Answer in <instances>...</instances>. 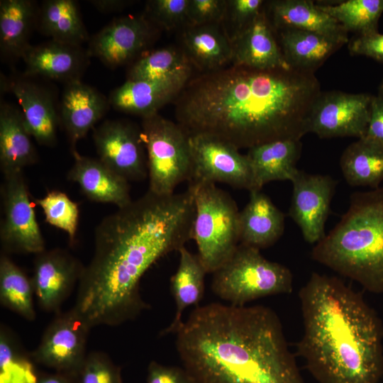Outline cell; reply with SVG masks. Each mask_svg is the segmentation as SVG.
Instances as JSON below:
<instances>
[{"label": "cell", "instance_id": "cell-29", "mask_svg": "<svg viewBox=\"0 0 383 383\" xmlns=\"http://www.w3.org/2000/svg\"><path fill=\"white\" fill-rule=\"evenodd\" d=\"M178 252L179 265L170 279V290L176 304V313L170 324L161 331L160 336L175 334L183 323L184 311L192 305L197 306L204 293L207 272L198 255L192 253L185 246Z\"/></svg>", "mask_w": 383, "mask_h": 383}, {"label": "cell", "instance_id": "cell-18", "mask_svg": "<svg viewBox=\"0 0 383 383\" xmlns=\"http://www.w3.org/2000/svg\"><path fill=\"white\" fill-rule=\"evenodd\" d=\"M1 83L6 84L1 89H9L15 96L30 135L41 145L54 146L60 121L50 91L25 77Z\"/></svg>", "mask_w": 383, "mask_h": 383}, {"label": "cell", "instance_id": "cell-9", "mask_svg": "<svg viewBox=\"0 0 383 383\" xmlns=\"http://www.w3.org/2000/svg\"><path fill=\"white\" fill-rule=\"evenodd\" d=\"M0 241L4 252L38 254L45 250L23 171L3 174Z\"/></svg>", "mask_w": 383, "mask_h": 383}, {"label": "cell", "instance_id": "cell-13", "mask_svg": "<svg viewBox=\"0 0 383 383\" xmlns=\"http://www.w3.org/2000/svg\"><path fill=\"white\" fill-rule=\"evenodd\" d=\"M372 95L340 91L321 93L309 117V132L321 138L365 137L370 116Z\"/></svg>", "mask_w": 383, "mask_h": 383}, {"label": "cell", "instance_id": "cell-7", "mask_svg": "<svg viewBox=\"0 0 383 383\" xmlns=\"http://www.w3.org/2000/svg\"><path fill=\"white\" fill-rule=\"evenodd\" d=\"M260 250L239 244L232 257L213 273L212 292L234 306H245L268 296L291 294L293 275L290 270L266 259Z\"/></svg>", "mask_w": 383, "mask_h": 383}, {"label": "cell", "instance_id": "cell-6", "mask_svg": "<svg viewBox=\"0 0 383 383\" xmlns=\"http://www.w3.org/2000/svg\"><path fill=\"white\" fill-rule=\"evenodd\" d=\"M188 187L195 206L192 239L207 273H213L240 244V211L231 196L214 183H189Z\"/></svg>", "mask_w": 383, "mask_h": 383}, {"label": "cell", "instance_id": "cell-30", "mask_svg": "<svg viewBox=\"0 0 383 383\" xmlns=\"http://www.w3.org/2000/svg\"><path fill=\"white\" fill-rule=\"evenodd\" d=\"M182 40L189 62L201 70L213 71L233 60L232 44L218 23L190 26Z\"/></svg>", "mask_w": 383, "mask_h": 383}, {"label": "cell", "instance_id": "cell-31", "mask_svg": "<svg viewBox=\"0 0 383 383\" xmlns=\"http://www.w3.org/2000/svg\"><path fill=\"white\" fill-rule=\"evenodd\" d=\"M37 29L56 41L82 45L90 38L79 4L74 0H45L40 6Z\"/></svg>", "mask_w": 383, "mask_h": 383}, {"label": "cell", "instance_id": "cell-43", "mask_svg": "<svg viewBox=\"0 0 383 383\" xmlns=\"http://www.w3.org/2000/svg\"><path fill=\"white\" fill-rule=\"evenodd\" d=\"M364 138L383 145V99L378 96L372 97L370 120Z\"/></svg>", "mask_w": 383, "mask_h": 383}, {"label": "cell", "instance_id": "cell-2", "mask_svg": "<svg viewBox=\"0 0 383 383\" xmlns=\"http://www.w3.org/2000/svg\"><path fill=\"white\" fill-rule=\"evenodd\" d=\"M313 72L260 70L233 65L188 81L175 115L188 135H206L238 149L309 133V117L321 94Z\"/></svg>", "mask_w": 383, "mask_h": 383}, {"label": "cell", "instance_id": "cell-20", "mask_svg": "<svg viewBox=\"0 0 383 383\" xmlns=\"http://www.w3.org/2000/svg\"><path fill=\"white\" fill-rule=\"evenodd\" d=\"M190 75L159 80H126L109 94L110 106L121 112L143 118L157 114L158 110L177 96Z\"/></svg>", "mask_w": 383, "mask_h": 383}, {"label": "cell", "instance_id": "cell-19", "mask_svg": "<svg viewBox=\"0 0 383 383\" xmlns=\"http://www.w3.org/2000/svg\"><path fill=\"white\" fill-rule=\"evenodd\" d=\"M109 106V99L94 87L81 80L65 84L59 116L72 151L76 150L77 143L106 113Z\"/></svg>", "mask_w": 383, "mask_h": 383}, {"label": "cell", "instance_id": "cell-39", "mask_svg": "<svg viewBox=\"0 0 383 383\" xmlns=\"http://www.w3.org/2000/svg\"><path fill=\"white\" fill-rule=\"evenodd\" d=\"M189 0L148 1L146 11L148 18L166 29H171L187 21Z\"/></svg>", "mask_w": 383, "mask_h": 383}, {"label": "cell", "instance_id": "cell-5", "mask_svg": "<svg viewBox=\"0 0 383 383\" xmlns=\"http://www.w3.org/2000/svg\"><path fill=\"white\" fill-rule=\"evenodd\" d=\"M311 257L374 294L383 293V187L355 192L340 221Z\"/></svg>", "mask_w": 383, "mask_h": 383}, {"label": "cell", "instance_id": "cell-44", "mask_svg": "<svg viewBox=\"0 0 383 383\" xmlns=\"http://www.w3.org/2000/svg\"><path fill=\"white\" fill-rule=\"evenodd\" d=\"M89 2L99 11L104 13L121 11L131 3L126 0H91Z\"/></svg>", "mask_w": 383, "mask_h": 383}, {"label": "cell", "instance_id": "cell-42", "mask_svg": "<svg viewBox=\"0 0 383 383\" xmlns=\"http://www.w3.org/2000/svg\"><path fill=\"white\" fill-rule=\"evenodd\" d=\"M148 383H195L192 377L184 369L175 366H165L151 361L148 367Z\"/></svg>", "mask_w": 383, "mask_h": 383}, {"label": "cell", "instance_id": "cell-38", "mask_svg": "<svg viewBox=\"0 0 383 383\" xmlns=\"http://www.w3.org/2000/svg\"><path fill=\"white\" fill-rule=\"evenodd\" d=\"M262 0H228L223 18L221 21L226 22L223 28L231 41L237 35L250 24L262 11Z\"/></svg>", "mask_w": 383, "mask_h": 383}, {"label": "cell", "instance_id": "cell-33", "mask_svg": "<svg viewBox=\"0 0 383 383\" xmlns=\"http://www.w3.org/2000/svg\"><path fill=\"white\" fill-rule=\"evenodd\" d=\"M34 289L31 278L5 253L0 257V303L27 321H33Z\"/></svg>", "mask_w": 383, "mask_h": 383}, {"label": "cell", "instance_id": "cell-4", "mask_svg": "<svg viewBox=\"0 0 383 383\" xmlns=\"http://www.w3.org/2000/svg\"><path fill=\"white\" fill-rule=\"evenodd\" d=\"M303 333L296 354L318 383H379L383 323L341 279L313 272L299 292Z\"/></svg>", "mask_w": 383, "mask_h": 383}, {"label": "cell", "instance_id": "cell-3", "mask_svg": "<svg viewBox=\"0 0 383 383\" xmlns=\"http://www.w3.org/2000/svg\"><path fill=\"white\" fill-rule=\"evenodd\" d=\"M175 334L195 383H306L281 320L268 306H197Z\"/></svg>", "mask_w": 383, "mask_h": 383}, {"label": "cell", "instance_id": "cell-36", "mask_svg": "<svg viewBox=\"0 0 383 383\" xmlns=\"http://www.w3.org/2000/svg\"><path fill=\"white\" fill-rule=\"evenodd\" d=\"M35 202L43 211L45 221L65 231L72 244L74 242L79 223V207L64 192L51 190Z\"/></svg>", "mask_w": 383, "mask_h": 383}, {"label": "cell", "instance_id": "cell-37", "mask_svg": "<svg viewBox=\"0 0 383 383\" xmlns=\"http://www.w3.org/2000/svg\"><path fill=\"white\" fill-rule=\"evenodd\" d=\"M74 379V383H123L120 367L101 351L87 353Z\"/></svg>", "mask_w": 383, "mask_h": 383}, {"label": "cell", "instance_id": "cell-46", "mask_svg": "<svg viewBox=\"0 0 383 383\" xmlns=\"http://www.w3.org/2000/svg\"><path fill=\"white\" fill-rule=\"evenodd\" d=\"M377 96L383 99V79L379 87V92Z\"/></svg>", "mask_w": 383, "mask_h": 383}, {"label": "cell", "instance_id": "cell-23", "mask_svg": "<svg viewBox=\"0 0 383 383\" xmlns=\"http://www.w3.org/2000/svg\"><path fill=\"white\" fill-rule=\"evenodd\" d=\"M284 231V215L261 191L250 192L239 214L240 244L259 250L274 245Z\"/></svg>", "mask_w": 383, "mask_h": 383}, {"label": "cell", "instance_id": "cell-22", "mask_svg": "<svg viewBox=\"0 0 383 383\" xmlns=\"http://www.w3.org/2000/svg\"><path fill=\"white\" fill-rule=\"evenodd\" d=\"M72 153L74 164L67 172V179L77 183L89 199L113 204L118 209L132 201L128 181L99 159L82 155L76 150Z\"/></svg>", "mask_w": 383, "mask_h": 383}, {"label": "cell", "instance_id": "cell-34", "mask_svg": "<svg viewBox=\"0 0 383 383\" xmlns=\"http://www.w3.org/2000/svg\"><path fill=\"white\" fill-rule=\"evenodd\" d=\"M190 62L174 48H165L150 52L130 68L127 80H159L190 75Z\"/></svg>", "mask_w": 383, "mask_h": 383}, {"label": "cell", "instance_id": "cell-28", "mask_svg": "<svg viewBox=\"0 0 383 383\" xmlns=\"http://www.w3.org/2000/svg\"><path fill=\"white\" fill-rule=\"evenodd\" d=\"M282 53L294 68L313 72L348 39L298 29L280 30Z\"/></svg>", "mask_w": 383, "mask_h": 383}, {"label": "cell", "instance_id": "cell-26", "mask_svg": "<svg viewBox=\"0 0 383 383\" xmlns=\"http://www.w3.org/2000/svg\"><path fill=\"white\" fill-rule=\"evenodd\" d=\"M40 6L32 0L0 1V50L4 58L22 57L37 29Z\"/></svg>", "mask_w": 383, "mask_h": 383}, {"label": "cell", "instance_id": "cell-45", "mask_svg": "<svg viewBox=\"0 0 383 383\" xmlns=\"http://www.w3.org/2000/svg\"><path fill=\"white\" fill-rule=\"evenodd\" d=\"M35 383H74V374L55 372L40 375Z\"/></svg>", "mask_w": 383, "mask_h": 383}, {"label": "cell", "instance_id": "cell-10", "mask_svg": "<svg viewBox=\"0 0 383 383\" xmlns=\"http://www.w3.org/2000/svg\"><path fill=\"white\" fill-rule=\"evenodd\" d=\"M193 172L189 183L221 182L254 190L252 168L246 155L232 144L206 135H189Z\"/></svg>", "mask_w": 383, "mask_h": 383}, {"label": "cell", "instance_id": "cell-11", "mask_svg": "<svg viewBox=\"0 0 383 383\" xmlns=\"http://www.w3.org/2000/svg\"><path fill=\"white\" fill-rule=\"evenodd\" d=\"M99 160L128 182L148 176V160L141 128L127 120H106L93 128Z\"/></svg>", "mask_w": 383, "mask_h": 383}, {"label": "cell", "instance_id": "cell-21", "mask_svg": "<svg viewBox=\"0 0 383 383\" xmlns=\"http://www.w3.org/2000/svg\"><path fill=\"white\" fill-rule=\"evenodd\" d=\"M234 65L266 70L290 69L262 10L231 41Z\"/></svg>", "mask_w": 383, "mask_h": 383}, {"label": "cell", "instance_id": "cell-27", "mask_svg": "<svg viewBox=\"0 0 383 383\" xmlns=\"http://www.w3.org/2000/svg\"><path fill=\"white\" fill-rule=\"evenodd\" d=\"M269 11L273 25L280 30L298 29L348 39L343 26L311 1H272Z\"/></svg>", "mask_w": 383, "mask_h": 383}, {"label": "cell", "instance_id": "cell-40", "mask_svg": "<svg viewBox=\"0 0 383 383\" xmlns=\"http://www.w3.org/2000/svg\"><path fill=\"white\" fill-rule=\"evenodd\" d=\"M226 5V0H189L187 22L190 26L219 23Z\"/></svg>", "mask_w": 383, "mask_h": 383}, {"label": "cell", "instance_id": "cell-17", "mask_svg": "<svg viewBox=\"0 0 383 383\" xmlns=\"http://www.w3.org/2000/svg\"><path fill=\"white\" fill-rule=\"evenodd\" d=\"M89 57L87 49L82 45L50 39L38 45H30L21 58L26 65V77L40 76L67 84L81 80L89 64Z\"/></svg>", "mask_w": 383, "mask_h": 383}, {"label": "cell", "instance_id": "cell-14", "mask_svg": "<svg viewBox=\"0 0 383 383\" xmlns=\"http://www.w3.org/2000/svg\"><path fill=\"white\" fill-rule=\"evenodd\" d=\"M293 192L289 215L299 227L304 239L316 244L325 235V223L337 182L328 175L297 170L292 180Z\"/></svg>", "mask_w": 383, "mask_h": 383}, {"label": "cell", "instance_id": "cell-35", "mask_svg": "<svg viewBox=\"0 0 383 383\" xmlns=\"http://www.w3.org/2000/svg\"><path fill=\"white\" fill-rule=\"evenodd\" d=\"M348 31L357 35L377 32L383 0H348L336 4H318Z\"/></svg>", "mask_w": 383, "mask_h": 383}, {"label": "cell", "instance_id": "cell-15", "mask_svg": "<svg viewBox=\"0 0 383 383\" xmlns=\"http://www.w3.org/2000/svg\"><path fill=\"white\" fill-rule=\"evenodd\" d=\"M84 265L65 249L45 250L35 255L31 277L35 296L46 312L60 311L82 275Z\"/></svg>", "mask_w": 383, "mask_h": 383}, {"label": "cell", "instance_id": "cell-8", "mask_svg": "<svg viewBox=\"0 0 383 383\" xmlns=\"http://www.w3.org/2000/svg\"><path fill=\"white\" fill-rule=\"evenodd\" d=\"M140 128L147 153L148 190L159 195L172 194L179 184L192 179L189 135L177 123L158 113L143 118Z\"/></svg>", "mask_w": 383, "mask_h": 383}, {"label": "cell", "instance_id": "cell-12", "mask_svg": "<svg viewBox=\"0 0 383 383\" xmlns=\"http://www.w3.org/2000/svg\"><path fill=\"white\" fill-rule=\"evenodd\" d=\"M90 330L73 308L60 311L45 330L31 358L55 372L74 374L87 355Z\"/></svg>", "mask_w": 383, "mask_h": 383}, {"label": "cell", "instance_id": "cell-41", "mask_svg": "<svg viewBox=\"0 0 383 383\" xmlns=\"http://www.w3.org/2000/svg\"><path fill=\"white\" fill-rule=\"evenodd\" d=\"M350 53L371 57L383 63V34L373 32L357 35L349 41Z\"/></svg>", "mask_w": 383, "mask_h": 383}, {"label": "cell", "instance_id": "cell-1", "mask_svg": "<svg viewBox=\"0 0 383 383\" xmlns=\"http://www.w3.org/2000/svg\"><path fill=\"white\" fill-rule=\"evenodd\" d=\"M193 193L148 192L105 216L94 234V252L72 307L91 329L133 321L150 308L140 283L159 260L192 239Z\"/></svg>", "mask_w": 383, "mask_h": 383}, {"label": "cell", "instance_id": "cell-16", "mask_svg": "<svg viewBox=\"0 0 383 383\" xmlns=\"http://www.w3.org/2000/svg\"><path fill=\"white\" fill-rule=\"evenodd\" d=\"M152 30L143 16L117 18L90 38L88 52L116 68L131 60L149 43Z\"/></svg>", "mask_w": 383, "mask_h": 383}, {"label": "cell", "instance_id": "cell-25", "mask_svg": "<svg viewBox=\"0 0 383 383\" xmlns=\"http://www.w3.org/2000/svg\"><path fill=\"white\" fill-rule=\"evenodd\" d=\"M301 148L300 140H280L248 149L246 156L252 171L253 191H261L270 182L291 181L298 170Z\"/></svg>", "mask_w": 383, "mask_h": 383}, {"label": "cell", "instance_id": "cell-32", "mask_svg": "<svg viewBox=\"0 0 383 383\" xmlns=\"http://www.w3.org/2000/svg\"><path fill=\"white\" fill-rule=\"evenodd\" d=\"M340 165L349 185L377 189L383 181V145L359 138L345 148Z\"/></svg>", "mask_w": 383, "mask_h": 383}, {"label": "cell", "instance_id": "cell-24", "mask_svg": "<svg viewBox=\"0 0 383 383\" xmlns=\"http://www.w3.org/2000/svg\"><path fill=\"white\" fill-rule=\"evenodd\" d=\"M21 109L2 99L0 104V168L2 174L23 171L38 160Z\"/></svg>", "mask_w": 383, "mask_h": 383}]
</instances>
